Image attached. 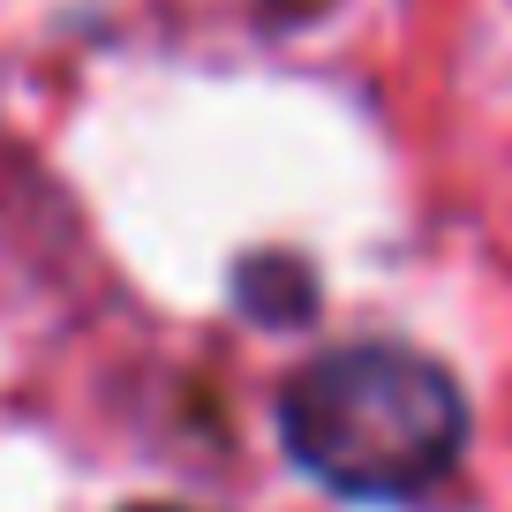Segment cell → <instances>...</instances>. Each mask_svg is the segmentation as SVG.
<instances>
[{
	"label": "cell",
	"instance_id": "obj_1",
	"mask_svg": "<svg viewBox=\"0 0 512 512\" xmlns=\"http://www.w3.org/2000/svg\"><path fill=\"white\" fill-rule=\"evenodd\" d=\"M279 437L294 467L339 497H407L452 467L467 437L460 384L430 354L347 347L294 369L279 392Z\"/></svg>",
	"mask_w": 512,
	"mask_h": 512
}]
</instances>
